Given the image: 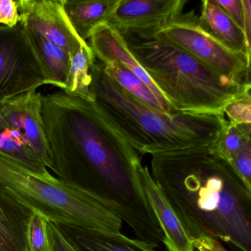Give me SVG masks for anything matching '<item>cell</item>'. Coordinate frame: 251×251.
Here are the masks:
<instances>
[{
  "mask_svg": "<svg viewBox=\"0 0 251 251\" xmlns=\"http://www.w3.org/2000/svg\"><path fill=\"white\" fill-rule=\"evenodd\" d=\"M42 116L53 173L75 180L156 248L164 234L145 198L140 154L98 109L95 101L63 91L42 95Z\"/></svg>",
  "mask_w": 251,
  "mask_h": 251,
  "instance_id": "obj_1",
  "label": "cell"
},
{
  "mask_svg": "<svg viewBox=\"0 0 251 251\" xmlns=\"http://www.w3.org/2000/svg\"><path fill=\"white\" fill-rule=\"evenodd\" d=\"M212 144L152 154L151 176L192 242L251 251V189Z\"/></svg>",
  "mask_w": 251,
  "mask_h": 251,
  "instance_id": "obj_2",
  "label": "cell"
},
{
  "mask_svg": "<svg viewBox=\"0 0 251 251\" xmlns=\"http://www.w3.org/2000/svg\"><path fill=\"white\" fill-rule=\"evenodd\" d=\"M90 74L98 109L140 155L211 145L227 124L224 116L169 114L148 106L112 80L100 61Z\"/></svg>",
  "mask_w": 251,
  "mask_h": 251,
  "instance_id": "obj_3",
  "label": "cell"
},
{
  "mask_svg": "<svg viewBox=\"0 0 251 251\" xmlns=\"http://www.w3.org/2000/svg\"><path fill=\"white\" fill-rule=\"evenodd\" d=\"M122 36L155 86L178 112L225 117V108L230 102L251 93V82L225 78L176 45L152 37Z\"/></svg>",
  "mask_w": 251,
  "mask_h": 251,
  "instance_id": "obj_4",
  "label": "cell"
},
{
  "mask_svg": "<svg viewBox=\"0 0 251 251\" xmlns=\"http://www.w3.org/2000/svg\"><path fill=\"white\" fill-rule=\"evenodd\" d=\"M0 200L16 214L39 213L71 231L120 233L123 221L74 180L41 174L0 152Z\"/></svg>",
  "mask_w": 251,
  "mask_h": 251,
  "instance_id": "obj_5",
  "label": "cell"
},
{
  "mask_svg": "<svg viewBox=\"0 0 251 251\" xmlns=\"http://www.w3.org/2000/svg\"><path fill=\"white\" fill-rule=\"evenodd\" d=\"M151 37L178 47L225 78L251 82V58L231 50L207 33L194 11L182 13Z\"/></svg>",
  "mask_w": 251,
  "mask_h": 251,
  "instance_id": "obj_6",
  "label": "cell"
},
{
  "mask_svg": "<svg viewBox=\"0 0 251 251\" xmlns=\"http://www.w3.org/2000/svg\"><path fill=\"white\" fill-rule=\"evenodd\" d=\"M49 85L40 60L20 23L0 25V100Z\"/></svg>",
  "mask_w": 251,
  "mask_h": 251,
  "instance_id": "obj_7",
  "label": "cell"
},
{
  "mask_svg": "<svg viewBox=\"0 0 251 251\" xmlns=\"http://www.w3.org/2000/svg\"><path fill=\"white\" fill-rule=\"evenodd\" d=\"M186 0H120L104 24L121 36L149 38L183 13Z\"/></svg>",
  "mask_w": 251,
  "mask_h": 251,
  "instance_id": "obj_8",
  "label": "cell"
},
{
  "mask_svg": "<svg viewBox=\"0 0 251 251\" xmlns=\"http://www.w3.org/2000/svg\"><path fill=\"white\" fill-rule=\"evenodd\" d=\"M20 23L74 56L82 40L70 23L64 0H17Z\"/></svg>",
  "mask_w": 251,
  "mask_h": 251,
  "instance_id": "obj_9",
  "label": "cell"
},
{
  "mask_svg": "<svg viewBox=\"0 0 251 251\" xmlns=\"http://www.w3.org/2000/svg\"><path fill=\"white\" fill-rule=\"evenodd\" d=\"M42 93L37 89L0 100V113L26 145L53 172L42 116Z\"/></svg>",
  "mask_w": 251,
  "mask_h": 251,
  "instance_id": "obj_10",
  "label": "cell"
},
{
  "mask_svg": "<svg viewBox=\"0 0 251 251\" xmlns=\"http://www.w3.org/2000/svg\"><path fill=\"white\" fill-rule=\"evenodd\" d=\"M88 42L95 58L104 64L107 61H117L134 73L155 95L166 113L176 114L179 113L165 99L155 86L148 73L130 52L123 36L105 24L97 27L92 32Z\"/></svg>",
  "mask_w": 251,
  "mask_h": 251,
  "instance_id": "obj_11",
  "label": "cell"
},
{
  "mask_svg": "<svg viewBox=\"0 0 251 251\" xmlns=\"http://www.w3.org/2000/svg\"><path fill=\"white\" fill-rule=\"evenodd\" d=\"M140 180L147 201L164 234L162 243L168 251H195L193 242L154 181L147 166L141 168Z\"/></svg>",
  "mask_w": 251,
  "mask_h": 251,
  "instance_id": "obj_12",
  "label": "cell"
},
{
  "mask_svg": "<svg viewBox=\"0 0 251 251\" xmlns=\"http://www.w3.org/2000/svg\"><path fill=\"white\" fill-rule=\"evenodd\" d=\"M199 22L207 33L229 49L251 58V44L245 32L214 0L202 1Z\"/></svg>",
  "mask_w": 251,
  "mask_h": 251,
  "instance_id": "obj_13",
  "label": "cell"
},
{
  "mask_svg": "<svg viewBox=\"0 0 251 251\" xmlns=\"http://www.w3.org/2000/svg\"><path fill=\"white\" fill-rule=\"evenodd\" d=\"M120 0H64V7L77 36L87 42L95 28L112 15Z\"/></svg>",
  "mask_w": 251,
  "mask_h": 251,
  "instance_id": "obj_14",
  "label": "cell"
},
{
  "mask_svg": "<svg viewBox=\"0 0 251 251\" xmlns=\"http://www.w3.org/2000/svg\"><path fill=\"white\" fill-rule=\"evenodd\" d=\"M23 25L30 45L45 69L49 85L64 90L68 79L71 55L42 35Z\"/></svg>",
  "mask_w": 251,
  "mask_h": 251,
  "instance_id": "obj_15",
  "label": "cell"
},
{
  "mask_svg": "<svg viewBox=\"0 0 251 251\" xmlns=\"http://www.w3.org/2000/svg\"><path fill=\"white\" fill-rule=\"evenodd\" d=\"M73 240L80 251H155V248L139 239L121 233L102 230L72 231Z\"/></svg>",
  "mask_w": 251,
  "mask_h": 251,
  "instance_id": "obj_16",
  "label": "cell"
},
{
  "mask_svg": "<svg viewBox=\"0 0 251 251\" xmlns=\"http://www.w3.org/2000/svg\"><path fill=\"white\" fill-rule=\"evenodd\" d=\"M96 61L89 44L80 47L77 53L72 57L67 84L65 89L61 91L70 96L95 101L90 90V70Z\"/></svg>",
  "mask_w": 251,
  "mask_h": 251,
  "instance_id": "obj_17",
  "label": "cell"
},
{
  "mask_svg": "<svg viewBox=\"0 0 251 251\" xmlns=\"http://www.w3.org/2000/svg\"><path fill=\"white\" fill-rule=\"evenodd\" d=\"M0 152L41 174H49L43 161L26 145L0 113Z\"/></svg>",
  "mask_w": 251,
  "mask_h": 251,
  "instance_id": "obj_18",
  "label": "cell"
},
{
  "mask_svg": "<svg viewBox=\"0 0 251 251\" xmlns=\"http://www.w3.org/2000/svg\"><path fill=\"white\" fill-rule=\"evenodd\" d=\"M102 64L105 73L126 92L148 106L166 113L155 95L134 73L117 61H107Z\"/></svg>",
  "mask_w": 251,
  "mask_h": 251,
  "instance_id": "obj_19",
  "label": "cell"
},
{
  "mask_svg": "<svg viewBox=\"0 0 251 251\" xmlns=\"http://www.w3.org/2000/svg\"><path fill=\"white\" fill-rule=\"evenodd\" d=\"M251 140V125H234L227 120L220 136L212 144L216 153L231 165L248 141Z\"/></svg>",
  "mask_w": 251,
  "mask_h": 251,
  "instance_id": "obj_20",
  "label": "cell"
},
{
  "mask_svg": "<svg viewBox=\"0 0 251 251\" xmlns=\"http://www.w3.org/2000/svg\"><path fill=\"white\" fill-rule=\"evenodd\" d=\"M25 227L0 200V251H27Z\"/></svg>",
  "mask_w": 251,
  "mask_h": 251,
  "instance_id": "obj_21",
  "label": "cell"
},
{
  "mask_svg": "<svg viewBox=\"0 0 251 251\" xmlns=\"http://www.w3.org/2000/svg\"><path fill=\"white\" fill-rule=\"evenodd\" d=\"M27 251H53L48 221L39 213L30 212L25 227Z\"/></svg>",
  "mask_w": 251,
  "mask_h": 251,
  "instance_id": "obj_22",
  "label": "cell"
},
{
  "mask_svg": "<svg viewBox=\"0 0 251 251\" xmlns=\"http://www.w3.org/2000/svg\"><path fill=\"white\" fill-rule=\"evenodd\" d=\"M224 114H227L232 124L251 125V93L230 102L225 108Z\"/></svg>",
  "mask_w": 251,
  "mask_h": 251,
  "instance_id": "obj_23",
  "label": "cell"
},
{
  "mask_svg": "<svg viewBox=\"0 0 251 251\" xmlns=\"http://www.w3.org/2000/svg\"><path fill=\"white\" fill-rule=\"evenodd\" d=\"M231 166L248 189H251V140L244 145Z\"/></svg>",
  "mask_w": 251,
  "mask_h": 251,
  "instance_id": "obj_24",
  "label": "cell"
},
{
  "mask_svg": "<svg viewBox=\"0 0 251 251\" xmlns=\"http://www.w3.org/2000/svg\"><path fill=\"white\" fill-rule=\"evenodd\" d=\"M48 227L53 251H80L62 227L50 222H48Z\"/></svg>",
  "mask_w": 251,
  "mask_h": 251,
  "instance_id": "obj_25",
  "label": "cell"
},
{
  "mask_svg": "<svg viewBox=\"0 0 251 251\" xmlns=\"http://www.w3.org/2000/svg\"><path fill=\"white\" fill-rule=\"evenodd\" d=\"M214 1L245 32V7L243 5V0Z\"/></svg>",
  "mask_w": 251,
  "mask_h": 251,
  "instance_id": "obj_26",
  "label": "cell"
},
{
  "mask_svg": "<svg viewBox=\"0 0 251 251\" xmlns=\"http://www.w3.org/2000/svg\"><path fill=\"white\" fill-rule=\"evenodd\" d=\"M17 0H0V25L14 27L20 23Z\"/></svg>",
  "mask_w": 251,
  "mask_h": 251,
  "instance_id": "obj_27",
  "label": "cell"
},
{
  "mask_svg": "<svg viewBox=\"0 0 251 251\" xmlns=\"http://www.w3.org/2000/svg\"><path fill=\"white\" fill-rule=\"evenodd\" d=\"M193 245L198 251H227L220 241L209 237L193 241Z\"/></svg>",
  "mask_w": 251,
  "mask_h": 251,
  "instance_id": "obj_28",
  "label": "cell"
}]
</instances>
